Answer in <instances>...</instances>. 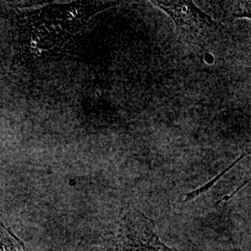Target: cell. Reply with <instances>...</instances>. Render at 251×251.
<instances>
[{
  "mask_svg": "<svg viewBox=\"0 0 251 251\" xmlns=\"http://www.w3.org/2000/svg\"><path fill=\"white\" fill-rule=\"evenodd\" d=\"M0 251H28L9 230L0 223Z\"/></svg>",
  "mask_w": 251,
  "mask_h": 251,
  "instance_id": "obj_1",
  "label": "cell"
},
{
  "mask_svg": "<svg viewBox=\"0 0 251 251\" xmlns=\"http://www.w3.org/2000/svg\"><path fill=\"white\" fill-rule=\"evenodd\" d=\"M247 183H248V181H246V182H244V183H243L242 185H241V186H240V187H238V188L236 189V190H235V191H234V192H233V194H232V195H230V196H229V197H226V198H223V200H228V199H230V198H232V197H233V196H234V195H235V194H236V193H237V192H238V191H239V190H240V189L242 188L243 186H245V185H246V184H247Z\"/></svg>",
  "mask_w": 251,
  "mask_h": 251,
  "instance_id": "obj_3",
  "label": "cell"
},
{
  "mask_svg": "<svg viewBox=\"0 0 251 251\" xmlns=\"http://www.w3.org/2000/svg\"><path fill=\"white\" fill-rule=\"evenodd\" d=\"M246 155H247V154H246V153H244V154L241 155V156H240L236 161L233 163L229 168H227V169H226L225 171H223L220 175H218V176L216 177L215 179H213L211 181H209V182H208L207 184H206L204 187H201V188L198 189V190H196V191H194V192H192V193H189V194H187V195H186V198H185V200H184V202H187V201H190V200H192V199L197 198V197H198L199 195H201L202 193H205V192H206V191H207L208 189L210 188V187H212V186L215 184V182L217 180H219V179H221V178H222V176H223L224 174H225L227 171H230L235 164H237V163L240 161L241 159H243Z\"/></svg>",
  "mask_w": 251,
  "mask_h": 251,
  "instance_id": "obj_2",
  "label": "cell"
}]
</instances>
